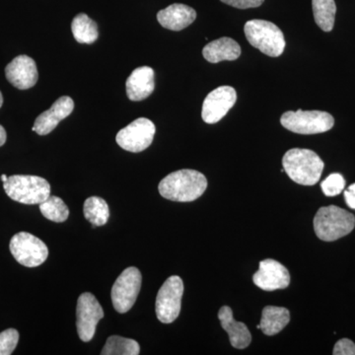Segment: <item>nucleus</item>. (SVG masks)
Here are the masks:
<instances>
[{
    "label": "nucleus",
    "mask_w": 355,
    "mask_h": 355,
    "mask_svg": "<svg viewBox=\"0 0 355 355\" xmlns=\"http://www.w3.org/2000/svg\"><path fill=\"white\" fill-rule=\"evenodd\" d=\"M289 321L291 313L286 308L266 306L261 314V330L266 336H275L284 330Z\"/></svg>",
    "instance_id": "obj_20"
},
{
    "label": "nucleus",
    "mask_w": 355,
    "mask_h": 355,
    "mask_svg": "<svg viewBox=\"0 0 355 355\" xmlns=\"http://www.w3.org/2000/svg\"><path fill=\"white\" fill-rule=\"evenodd\" d=\"M282 127L299 135H317L328 132L335 125L331 114L322 111H288L280 119Z\"/></svg>",
    "instance_id": "obj_6"
},
{
    "label": "nucleus",
    "mask_w": 355,
    "mask_h": 355,
    "mask_svg": "<svg viewBox=\"0 0 355 355\" xmlns=\"http://www.w3.org/2000/svg\"><path fill=\"white\" fill-rule=\"evenodd\" d=\"M74 109V102L69 96H62L53 103L48 111L40 114L33 125V132L46 135L58 127V123L70 116Z\"/></svg>",
    "instance_id": "obj_15"
},
{
    "label": "nucleus",
    "mask_w": 355,
    "mask_h": 355,
    "mask_svg": "<svg viewBox=\"0 0 355 355\" xmlns=\"http://www.w3.org/2000/svg\"><path fill=\"white\" fill-rule=\"evenodd\" d=\"M254 284L266 291L284 289L291 284L288 270L279 261L266 259L261 261L259 270L253 277Z\"/></svg>",
    "instance_id": "obj_13"
},
{
    "label": "nucleus",
    "mask_w": 355,
    "mask_h": 355,
    "mask_svg": "<svg viewBox=\"0 0 355 355\" xmlns=\"http://www.w3.org/2000/svg\"><path fill=\"white\" fill-rule=\"evenodd\" d=\"M3 188L11 200L24 205H40L51 196L50 183L44 178L31 175L8 177Z\"/></svg>",
    "instance_id": "obj_5"
},
{
    "label": "nucleus",
    "mask_w": 355,
    "mask_h": 355,
    "mask_svg": "<svg viewBox=\"0 0 355 355\" xmlns=\"http://www.w3.org/2000/svg\"><path fill=\"white\" fill-rule=\"evenodd\" d=\"M334 355H355V343L349 338H342L334 347Z\"/></svg>",
    "instance_id": "obj_28"
},
{
    "label": "nucleus",
    "mask_w": 355,
    "mask_h": 355,
    "mask_svg": "<svg viewBox=\"0 0 355 355\" xmlns=\"http://www.w3.org/2000/svg\"><path fill=\"white\" fill-rule=\"evenodd\" d=\"M6 76L14 87L27 90L36 85L38 81V69L36 62L28 55H18L6 67Z\"/></svg>",
    "instance_id": "obj_14"
},
{
    "label": "nucleus",
    "mask_w": 355,
    "mask_h": 355,
    "mask_svg": "<svg viewBox=\"0 0 355 355\" xmlns=\"http://www.w3.org/2000/svg\"><path fill=\"white\" fill-rule=\"evenodd\" d=\"M219 321L222 328L228 334L229 340L233 347L244 349L252 342V336L246 324L237 322L233 318L232 309L228 306H223L218 312Z\"/></svg>",
    "instance_id": "obj_18"
},
{
    "label": "nucleus",
    "mask_w": 355,
    "mask_h": 355,
    "mask_svg": "<svg viewBox=\"0 0 355 355\" xmlns=\"http://www.w3.org/2000/svg\"><path fill=\"white\" fill-rule=\"evenodd\" d=\"M220 1L235 8L248 9L261 6L265 0H220Z\"/></svg>",
    "instance_id": "obj_29"
},
{
    "label": "nucleus",
    "mask_w": 355,
    "mask_h": 355,
    "mask_svg": "<svg viewBox=\"0 0 355 355\" xmlns=\"http://www.w3.org/2000/svg\"><path fill=\"white\" fill-rule=\"evenodd\" d=\"M19 342V333L15 329H7L0 333V355L13 354Z\"/></svg>",
    "instance_id": "obj_27"
},
{
    "label": "nucleus",
    "mask_w": 355,
    "mask_h": 355,
    "mask_svg": "<svg viewBox=\"0 0 355 355\" xmlns=\"http://www.w3.org/2000/svg\"><path fill=\"white\" fill-rule=\"evenodd\" d=\"M71 31L74 39L80 44L95 43L99 37L97 24L84 13L74 17L71 23Z\"/></svg>",
    "instance_id": "obj_21"
},
{
    "label": "nucleus",
    "mask_w": 355,
    "mask_h": 355,
    "mask_svg": "<svg viewBox=\"0 0 355 355\" xmlns=\"http://www.w3.org/2000/svg\"><path fill=\"white\" fill-rule=\"evenodd\" d=\"M103 317L104 311L93 294L85 292L79 296L76 307V327L83 342H90L94 338L96 328Z\"/></svg>",
    "instance_id": "obj_11"
},
{
    "label": "nucleus",
    "mask_w": 355,
    "mask_h": 355,
    "mask_svg": "<svg viewBox=\"0 0 355 355\" xmlns=\"http://www.w3.org/2000/svg\"><path fill=\"white\" fill-rule=\"evenodd\" d=\"M284 171L292 181L303 186H314L319 182L324 164L317 153L309 149L293 148L282 158Z\"/></svg>",
    "instance_id": "obj_2"
},
{
    "label": "nucleus",
    "mask_w": 355,
    "mask_h": 355,
    "mask_svg": "<svg viewBox=\"0 0 355 355\" xmlns=\"http://www.w3.org/2000/svg\"><path fill=\"white\" fill-rule=\"evenodd\" d=\"M0 179H1V181L3 182V183H6V182L8 181V177L6 176V175H1V177H0Z\"/></svg>",
    "instance_id": "obj_32"
},
{
    "label": "nucleus",
    "mask_w": 355,
    "mask_h": 355,
    "mask_svg": "<svg viewBox=\"0 0 355 355\" xmlns=\"http://www.w3.org/2000/svg\"><path fill=\"white\" fill-rule=\"evenodd\" d=\"M312 7L316 24L324 32H331L335 25V0H312Z\"/></svg>",
    "instance_id": "obj_22"
},
{
    "label": "nucleus",
    "mask_w": 355,
    "mask_h": 355,
    "mask_svg": "<svg viewBox=\"0 0 355 355\" xmlns=\"http://www.w3.org/2000/svg\"><path fill=\"white\" fill-rule=\"evenodd\" d=\"M184 284L181 277L173 275L165 280L156 297V316L161 323L171 324L181 312Z\"/></svg>",
    "instance_id": "obj_7"
},
{
    "label": "nucleus",
    "mask_w": 355,
    "mask_h": 355,
    "mask_svg": "<svg viewBox=\"0 0 355 355\" xmlns=\"http://www.w3.org/2000/svg\"><path fill=\"white\" fill-rule=\"evenodd\" d=\"M155 132L153 121L146 118L137 119L118 132L116 144L130 153H141L151 146Z\"/></svg>",
    "instance_id": "obj_10"
},
{
    "label": "nucleus",
    "mask_w": 355,
    "mask_h": 355,
    "mask_svg": "<svg viewBox=\"0 0 355 355\" xmlns=\"http://www.w3.org/2000/svg\"><path fill=\"white\" fill-rule=\"evenodd\" d=\"M140 347L137 340L123 338L120 336H112L107 340L103 347L102 355H137Z\"/></svg>",
    "instance_id": "obj_24"
},
{
    "label": "nucleus",
    "mask_w": 355,
    "mask_h": 355,
    "mask_svg": "<svg viewBox=\"0 0 355 355\" xmlns=\"http://www.w3.org/2000/svg\"><path fill=\"white\" fill-rule=\"evenodd\" d=\"M2 104H3V97H2L1 92H0V108H1Z\"/></svg>",
    "instance_id": "obj_33"
},
{
    "label": "nucleus",
    "mask_w": 355,
    "mask_h": 355,
    "mask_svg": "<svg viewBox=\"0 0 355 355\" xmlns=\"http://www.w3.org/2000/svg\"><path fill=\"white\" fill-rule=\"evenodd\" d=\"M84 216L92 225L103 226L110 217V209L106 200L99 197H91L84 202Z\"/></svg>",
    "instance_id": "obj_23"
},
{
    "label": "nucleus",
    "mask_w": 355,
    "mask_h": 355,
    "mask_svg": "<svg viewBox=\"0 0 355 355\" xmlns=\"http://www.w3.org/2000/svg\"><path fill=\"white\" fill-rule=\"evenodd\" d=\"M355 227V217L336 205L321 207L314 217V230L322 241L333 242L349 235Z\"/></svg>",
    "instance_id": "obj_3"
},
{
    "label": "nucleus",
    "mask_w": 355,
    "mask_h": 355,
    "mask_svg": "<svg viewBox=\"0 0 355 355\" xmlns=\"http://www.w3.org/2000/svg\"><path fill=\"white\" fill-rule=\"evenodd\" d=\"M9 248L14 259L27 268L41 266L49 257L46 245L31 233L19 232L14 235Z\"/></svg>",
    "instance_id": "obj_9"
},
{
    "label": "nucleus",
    "mask_w": 355,
    "mask_h": 355,
    "mask_svg": "<svg viewBox=\"0 0 355 355\" xmlns=\"http://www.w3.org/2000/svg\"><path fill=\"white\" fill-rule=\"evenodd\" d=\"M202 55L211 64L223 60H235L241 55V46L235 40L223 37L207 44L203 48Z\"/></svg>",
    "instance_id": "obj_19"
},
{
    "label": "nucleus",
    "mask_w": 355,
    "mask_h": 355,
    "mask_svg": "<svg viewBox=\"0 0 355 355\" xmlns=\"http://www.w3.org/2000/svg\"><path fill=\"white\" fill-rule=\"evenodd\" d=\"M42 214L49 220L62 223L69 218V209L62 198L50 196L44 202L40 203Z\"/></svg>",
    "instance_id": "obj_25"
},
{
    "label": "nucleus",
    "mask_w": 355,
    "mask_h": 355,
    "mask_svg": "<svg viewBox=\"0 0 355 355\" xmlns=\"http://www.w3.org/2000/svg\"><path fill=\"white\" fill-rule=\"evenodd\" d=\"M7 139V135L6 130H4V128L2 127V125H0V147L3 146L4 144L6 142Z\"/></svg>",
    "instance_id": "obj_31"
},
{
    "label": "nucleus",
    "mask_w": 355,
    "mask_h": 355,
    "mask_svg": "<svg viewBox=\"0 0 355 355\" xmlns=\"http://www.w3.org/2000/svg\"><path fill=\"white\" fill-rule=\"evenodd\" d=\"M207 180L202 173L191 169L179 170L166 176L159 184L160 195L173 202H193L202 197Z\"/></svg>",
    "instance_id": "obj_1"
},
{
    "label": "nucleus",
    "mask_w": 355,
    "mask_h": 355,
    "mask_svg": "<svg viewBox=\"0 0 355 355\" xmlns=\"http://www.w3.org/2000/svg\"><path fill=\"white\" fill-rule=\"evenodd\" d=\"M237 101V93L230 86H221L214 89L203 101L202 116L207 123H216L221 121L229 110Z\"/></svg>",
    "instance_id": "obj_12"
},
{
    "label": "nucleus",
    "mask_w": 355,
    "mask_h": 355,
    "mask_svg": "<svg viewBox=\"0 0 355 355\" xmlns=\"http://www.w3.org/2000/svg\"><path fill=\"white\" fill-rule=\"evenodd\" d=\"M244 32L248 42L268 57H279L286 49L284 33L270 21H248Z\"/></svg>",
    "instance_id": "obj_4"
},
{
    "label": "nucleus",
    "mask_w": 355,
    "mask_h": 355,
    "mask_svg": "<svg viewBox=\"0 0 355 355\" xmlns=\"http://www.w3.org/2000/svg\"><path fill=\"white\" fill-rule=\"evenodd\" d=\"M345 202L350 209H355V184H350L345 191Z\"/></svg>",
    "instance_id": "obj_30"
},
{
    "label": "nucleus",
    "mask_w": 355,
    "mask_h": 355,
    "mask_svg": "<svg viewBox=\"0 0 355 355\" xmlns=\"http://www.w3.org/2000/svg\"><path fill=\"white\" fill-rule=\"evenodd\" d=\"M127 95L132 101H142L149 97L155 88L154 70L149 67H137L128 77L127 83Z\"/></svg>",
    "instance_id": "obj_16"
},
{
    "label": "nucleus",
    "mask_w": 355,
    "mask_h": 355,
    "mask_svg": "<svg viewBox=\"0 0 355 355\" xmlns=\"http://www.w3.org/2000/svg\"><path fill=\"white\" fill-rule=\"evenodd\" d=\"M142 277L139 268L130 266L121 273L112 288L114 310L123 314L132 309L141 288Z\"/></svg>",
    "instance_id": "obj_8"
},
{
    "label": "nucleus",
    "mask_w": 355,
    "mask_h": 355,
    "mask_svg": "<svg viewBox=\"0 0 355 355\" xmlns=\"http://www.w3.org/2000/svg\"><path fill=\"white\" fill-rule=\"evenodd\" d=\"M197 18L195 9L184 4L175 3L159 11L157 20L165 29L181 31Z\"/></svg>",
    "instance_id": "obj_17"
},
{
    "label": "nucleus",
    "mask_w": 355,
    "mask_h": 355,
    "mask_svg": "<svg viewBox=\"0 0 355 355\" xmlns=\"http://www.w3.org/2000/svg\"><path fill=\"white\" fill-rule=\"evenodd\" d=\"M345 187V178L338 173L330 175L321 184L322 191L327 197H336V196L340 195Z\"/></svg>",
    "instance_id": "obj_26"
}]
</instances>
